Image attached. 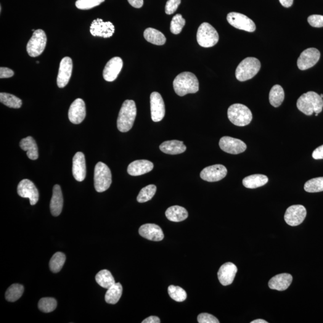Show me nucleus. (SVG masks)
Masks as SVG:
<instances>
[{"label":"nucleus","instance_id":"nucleus-1","mask_svg":"<svg viewBox=\"0 0 323 323\" xmlns=\"http://www.w3.org/2000/svg\"><path fill=\"white\" fill-rule=\"evenodd\" d=\"M174 91L181 97L195 94L199 91V81L197 76L190 72L179 74L173 81Z\"/></svg>","mask_w":323,"mask_h":323},{"label":"nucleus","instance_id":"nucleus-2","mask_svg":"<svg viewBox=\"0 0 323 323\" xmlns=\"http://www.w3.org/2000/svg\"><path fill=\"white\" fill-rule=\"evenodd\" d=\"M299 110L307 116L321 113L323 108V100L320 95L315 92H308L299 97L297 101Z\"/></svg>","mask_w":323,"mask_h":323},{"label":"nucleus","instance_id":"nucleus-3","mask_svg":"<svg viewBox=\"0 0 323 323\" xmlns=\"http://www.w3.org/2000/svg\"><path fill=\"white\" fill-rule=\"evenodd\" d=\"M137 116V107L133 100H126L119 112L117 126L119 131L126 132L134 125Z\"/></svg>","mask_w":323,"mask_h":323},{"label":"nucleus","instance_id":"nucleus-4","mask_svg":"<svg viewBox=\"0 0 323 323\" xmlns=\"http://www.w3.org/2000/svg\"><path fill=\"white\" fill-rule=\"evenodd\" d=\"M261 68L260 61L256 58L248 57L242 61L238 65L235 76L238 81H245L255 77Z\"/></svg>","mask_w":323,"mask_h":323},{"label":"nucleus","instance_id":"nucleus-5","mask_svg":"<svg viewBox=\"0 0 323 323\" xmlns=\"http://www.w3.org/2000/svg\"><path fill=\"white\" fill-rule=\"evenodd\" d=\"M227 116L233 124L238 126H245L252 121L253 115L251 110L242 104L230 105L227 110Z\"/></svg>","mask_w":323,"mask_h":323},{"label":"nucleus","instance_id":"nucleus-6","mask_svg":"<svg viewBox=\"0 0 323 323\" xmlns=\"http://www.w3.org/2000/svg\"><path fill=\"white\" fill-rule=\"evenodd\" d=\"M112 182V173L106 164L100 162L95 166L94 171V186L98 192L107 190Z\"/></svg>","mask_w":323,"mask_h":323},{"label":"nucleus","instance_id":"nucleus-7","mask_svg":"<svg viewBox=\"0 0 323 323\" xmlns=\"http://www.w3.org/2000/svg\"><path fill=\"white\" fill-rule=\"evenodd\" d=\"M197 41L201 46L211 47L218 43L219 36L218 31L207 22H203L198 28Z\"/></svg>","mask_w":323,"mask_h":323},{"label":"nucleus","instance_id":"nucleus-8","mask_svg":"<svg viewBox=\"0 0 323 323\" xmlns=\"http://www.w3.org/2000/svg\"><path fill=\"white\" fill-rule=\"evenodd\" d=\"M47 43L46 33L42 30H38L34 32L26 46V50L31 57H37L43 52Z\"/></svg>","mask_w":323,"mask_h":323},{"label":"nucleus","instance_id":"nucleus-9","mask_svg":"<svg viewBox=\"0 0 323 323\" xmlns=\"http://www.w3.org/2000/svg\"><path fill=\"white\" fill-rule=\"evenodd\" d=\"M227 20L229 24L238 30L252 33L256 30L255 22L247 16L237 12L229 13L227 16Z\"/></svg>","mask_w":323,"mask_h":323},{"label":"nucleus","instance_id":"nucleus-10","mask_svg":"<svg viewBox=\"0 0 323 323\" xmlns=\"http://www.w3.org/2000/svg\"><path fill=\"white\" fill-rule=\"evenodd\" d=\"M219 145L224 152L238 155L245 152L247 145L242 140L230 137H223L220 140Z\"/></svg>","mask_w":323,"mask_h":323},{"label":"nucleus","instance_id":"nucleus-11","mask_svg":"<svg viewBox=\"0 0 323 323\" xmlns=\"http://www.w3.org/2000/svg\"><path fill=\"white\" fill-rule=\"evenodd\" d=\"M306 216V210L302 205H294L287 209L284 214L285 222L292 226H296L304 221Z\"/></svg>","mask_w":323,"mask_h":323},{"label":"nucleus","instance_id":"nucleus-12","mask_svg":"<svg viewBox=\"0 0 323 323\" xmlns=\"http://www.w3.org/2000/svg\"><path fill=\"white\" fill-rule=\"evenodd\" d=\"M18 193L20 197L29 198L31 205H36L39 200V193L35 184L30 180L24 179L18 186Z\"/></svg>","mask_w":323,"mask_h":323},{"label":"nucleus","instance_id":"nucleus-13","mask_svg":"<svg viewBox=\"0 0 323 323\" xmlns=\"http://www.w3.org/2000/svg\"><path fill=\"white\" fill-rule=\"evenodd\" d=\"M151 116L153 121L158 122L165 115V107L163 100L160 94L153 92L150 95Z\"/></svg>","mask_w":323,"mask_h":323},{"label":"nucleus","instance_id":"nucleus-14","mask_svg":"<svg viewBox=\"0 0 323 323\" xmlns=\"http://www.w3.org/2000/svg\"><path fill=\"white\" fill-rule=\"evenodd\" d=\"M320 52L316 48H309L302 53L297 61L298 67L301 70H306L314 67L319 62Z\"/></svg>","mask_w":323,"mask_h":323},{"label":"nucleus","instance_id":"nucleus-15","mask_svg":"<svg viewBox=\"0 0 323 323\" xmlns=\"http://www.w3.org/2000/svg\"><path fill=\"white\" fill-rule=\"evenodd\" d=\"M115 26L110 22H104L101 19H97L92 22L90 32L94 37L110 38L115 33Z\"/></svg>","mask_w":323,"mask_h":323},{"label":"nucleus","instance_id":"nucleus-16","mask_svg":"<svg viewBox=\"0 0 323 323\" xmlns=\"http://www.w3.org/2000/svg\"><path fill=\"white\" fill-rule=\"evenodd\" d=\"M227 170L222 165H214L207 166L203 169L200 174L201 178L208 182H216L221 181L226 176Z\"/></svg>","mask_w":323,"mask_h":323},{"label":"nucleus","instance_id":"nucleus-17","mask_svg":"<svg viewBox=\"0 0 323 323\" xmlns=\"http://www.w3.org/2000/svg\"><path fill=\"white\" fill-rule=\"evenodd\" d=\"M73 61L70 57H65L61 61L59 73L57 77V84L60 88L67 85L72 75Z\"/></svg>","mask_w":323,"mask_h":323},{"label":"nucleus","instance_id":"nucleus-18","mask_svg":"<svg viewBox=\"0 0 323 323\" xmlns=\"http://www.w3.org/2000/svg\"><path fill=\"white\" fill-rule=\"evenodd\" d=\"M86 114V105L84 101L81 99H76L69 108V120L74 124H80L85 119Z\"/></svg>","mask_w":323,"mask_h":323},{"label":"nucleus","instance_id":"nucleus-19","mask_svg":"<svg viewBox=\"0 0 323 323\" xmlns=\"http://www.w3.org/2000/svg\"><path fill=\"white\" fill-rule=\"evenodd\" d=\"M123 67V61L120 57H114L107 63L103 71V78L107 81H115Z\"/></svg>","mask_w":323,"mask_h":323},{"label":"nucleus","instance_id":"nucleus-20","mask_svg":"<svg viewBox=\"0 0 323 323\" xmlns=\"http://www.w3.org/2000/svg\"><path fill=\"white\" fill-rule=\"evenodd\" d=\"M238 268L235 264L227 262L222 265L218 271V279L220 283L224 286L231 284L234 282Z\"/></svg>","mask_w":323,"mask_h":323},{"label":"nucleus","instance_id":"nucleus-21","mask_svg":"<svg viewBox=\"0 0 323 323\" xmlns=\"http://www.w3.org/2000/svg\"><path fill=\"white\" fill-rule=\"evenodd\" d=\"M139 234L143 238L154 242H160L163 239L164 234L162 230L157 224H145L139 229Z\"/></svg>","mask_w":323,"mask_h":323},{"label":"nucleus","instance_id":"nucleus-22","mask_svg":"<svg viewBox=\"0 0 323 323\" xmlns=\"http://www.w3.org/2000/svg\"><path fill=\"white\" fill-rule=\"evenodd\" d=\"M73 174L78 182L83 181L86 175L85 157L83 153H76L73 159Z\"/></svg>","mask_w":323,"mask_h":323},{"label":"nucleus","instance_id":"nucleus-23","mask_svg":"<svg viewBox=\"0 0 323 323\" xmlns=\"http://www.w3.org/2000/svg\"><path fill=\"white\" fill-rule=\"evenodd\" d=\"M154 167L152 162L137 160L132 162L128 167V173L132 176H139L149 173Z\"/></svg>","mask_w":323,"mask_h":323},{"label":"nucleus","instance_id":"nucleus-24","mask_svg":"<svg viewBox=\"0 0 323 323\" xmlns=\"http://www.w3.org/2000/svg\"><path fill=\"white\" fill-rule=\"evenodd\" d=\"M292 281V275L287 273L281 274L272 277L269 280L268 285L272 290L284 291L289 287Z\"/></svg>","mask_w":323,"mask_h":323},{"label":"nucleus","instance_id":"nucleus-25","mask_svg":"<svg viewBox=\"0 0 323 323\" xmlns=\"http://www.w3.org/2000/svg\"><path fill=\"white\" fill-rule=\"evenodd\" d=\"M63 204V195L59 185H55L53 195L50 201V208L53 216L57 217L61 213Z\"/></svg>","mask_w":323,"mask_h":323},{"label":"nucleus","instance_id":"nucleus-26","mask_svg":"<svg viewBox=\"0 0 323 323\" xmlns=\"http://www.w3.org/2000/svg\"><path fill=\"white\" fill-rule=\"evenodd\" d=\"M162 152L166 154L179 155L186 150V146L183 142L178 140H171L163 142L160 146Z\"/></svg>","mask_w":323,"mask_h":323},{"label":"nucleus","instance_id":"nucleus-27","mask_svg":"<svg viewBox=\"0 0 323 323\" xmlns=\"http://www.w3.org/2000/svg\"><path fill=\"white\" fill-rule=\"evenodd\" d=\"M20 147L21 149L26 152V155L30 160H38L39 158L38 145L33 137H27L21 140Z\"/></svg>","mask_w":323,"mask_h":323},{"label":"nucleus","instance_id":"nucleus-28","mask_svg":"<svg viewBox=\"0 0 323 323\" xmlns=\"http://www.w3.org/2000/svg\"><path fill=\"white\" fill-rule=\"evenodd\" d=\"M165 215L169 221L180 222L187 218L188 213L186 209L182 206L175 205L171 206L166 210Z\"/></svg>","mask_w":323,"mask_h":323},{"label":"nucleus","instance_id":"nucleus-29","mask_svg":"<svg viewBox=\"0 0 323 323\" xmlns=\"http://www.w3.org/2000/svg\"><path fill=\"white\" fill-rule=\"evenodd\" d=\"M268 182V178L264 175L254 174L243 179L242 184L248 189H256L265 185Z\"/></svg>","mask_w":323,"mask_h":323},{"label":"nucleus","instance_id":"nucleus-30","mask_svg":"<svg viewBox=\"0 0 323 323\" xmlns=\"http://www.w3.org/2000/svg\"><path fill=\"white\" fill-rule=\"evenodd\" d=\"M144 37L149 43L161 46L165 43V36L161 31L152 28H148L144 32Z\"/></svg>","mask_w":323,"mask_h":323},{"label":"nucleus","instance_id":"nucleus-31","mask_svg":"<svg viewBox=\"0 0 323 323\" xmlns=\"http://www.w3.org/2000/svg\"><path fill=\"white\" fill-rule=\"evenodd\" d=\"M123 287L121 283H116L115 284L107 289L105 294V301L109 304L117 303L122 295Z\"/></svg>","mask_w":323,"mask_h":323},{"label":"nucleus","instance_id":"nucleus-32","mask_svg":"<svg viewBox=\"0 0 323 323\" xmlns=\"http://www.w3.org/2000/svg\"><path fill=\"white\" fill-rule=\"evenodd\" d=\"M284 89L279 84H276L272 87L269 92L270 104L274 107H279L284 101Z\"/></svg>","mask_w":323,"mask_h":323},{"label":"nucleus","instance_id":"nucleus-33","mask_svg":"<svg viewBox=\"0 0 323 323\" xmlns=\"http://www.w3.org/2000/svg\"><path fill=\"white\" fill-rule=\"evenodd\" d=\"M95 280L101 287L108 289L115 284V280L112 273L107 269L102 270L95 277Z\"/></svg>","mask_w":323,"mask_h":323},{"label":"nucleus","instance_id":"nucleus-34","mask_svg":"<svg viewBox=\"0 0 323 323\" xmlns=\"http://www.w3.org/2000/svg\"><path fill=\"white\" fill-rule=\"evenodd\" d=\"M65 261L66 257L64 254L61 252L54 254L49 262L50 271L54 273L59 272L62 269Z\"/></svg>","mask_w":323,"mask_h":323},{"label":"nucleus","instance_id":"nucleus-35","mask_svg":"<svg viewBox=\"0 0 323 323\" xmlns=\"http://www.w3.org/2000/svg\"><path fill=\"white\" fill-rule=\"evenodd\" d=\"M0 101L8 107L12 108H20L22 105V100L19 98L4 92L0 94Z\"/></svg>","mask_w":323,"mask_h":323},{"label":"nucleus","instance_id":"nucleus-36","mask_svg":"<svg viewBox=\"0 0 323 323\" xmlns=\"http://www.w3.org/2000/svg\"><path fill=\"white\" fill-rule=\"evenodd\" d=\"M23 292H24V288L23 285L19 284H13L6 291V300L14 303L22 296Z\"/></svg>","mask_w":323,"mask_h":323},{"label":"nucleus","instance_id":"nucleus-37","mask_svg":"<svg viewBox=\"0 0 323 323\" xmlns=\"http://www.w3.org/2000/svg\"><path fill=\"white\" fill-rule=\"evenodd\" d=\"M157 188L154 184H150L142 188L140 190L139 195H138L137 200L140 203L146 202L147 201L152 199L156 192Z\"/></svg>","mask_w":323,"mask_h":323},{"label":"nucleus","instance_id":"nucleus-38","mask_svg":"<svg viewBox=\"0 0 323 323\" xmlns=\"http://www.w3.org/2000/svg\"><path fill=\"white\" fill-rule=\"evenodd\" d=\"M304 189L309 193H317L323 191V177L309 180L304 184Z\"/></svg>","mask_w":323,"mask_h":323},{"label":"nucleus","instance_id":"nucleus-39","mask_svg":"<svg viewBox=\"0 0 323 323\" xmlns=\"http://www.w3.org/2000/svg\"><path fill=\"white\" fill-rule=\"evenodd\" d=\"M168 291L169 296L175 301L182 303L187 298L186 291L179 286L169 285Z\"/></svg>","mask_w":323,"mask_h":323},{"label":"nucleus","instance_id":"nucleus-40","mask_svg":"<svg viewBox=\"0 0 323 323\" xmlns=\"http://www.w3.org/2000/svg\"><path fill=\"white\" fill-rule=\"evenodd\" d=\"M38 306L40 310L45 313H49L56 309L57 302L54 298H44L39 301Z\"/></svg>","mask_w":323,"mask_h":323},{"label":"nucleus","instance_id":"nucleus-41","mask_svg":"<svg viewBox=\"0 0 323 323\" xmlns=\"http://www.w3.org/2000/svg\"><path fill=\"white\" fill-rule=\"evenodd\" d=\"M186 24V20L181 14H177L171 20L170 30L174 34H179L181 33L182 28Z\"/></svg>","mask_w":323,"mask_h":323},{"label":"nucleus","instance_id":"nucleus-42","mask_svg":"<svg viewBox=\"0 0 323 323\" xmlns=\"http://www.w3.org/2000/svg\"><path fill=\"white\" fill-rule=\"evenodd\" d=\"M105 0H78L76 2V6L81 10H89L99 6L104 2Z\"/></svg>","mask_w":323,"mask_h":323},{"label":"nucleus","instance_id":"nucleus-43","mask_svg":"<svg viewBox=\"0 0 323 323\" xmlns=\"http://www.w3.org/2000/svg\"><path fill=\"white\" fill-rule=\"evenodd\" d=\"M181 3V0H168L165 6V13L167 15H172L176 11Z\"/></svg>","mask_w":323,"mask_h":323},{"label":"nucleus","instance_id":"nucleus-44","mask_svg":"<svg viewBox=\"0 0 323 323\" xmlns=\"http://www.w3.org/2000/svg\"><path fill=\"white\" fill-rule=\"evenodd\" d=\"M308 22L312 26L316 28L323 27V16L313 15L308 18Z\"/></svg>","mask_w":323,"mask_h":323},{"label":"nucleus","instance_id":"nucleus-45","mask_svg":"<svg viewBox=\"0 0 323 323\" xmlns=\"http://www.w3.org/2000/svg\"><path fill=\"white\" fill-rule=\"evenodd\" d=\"M198 322L200 323H219V320L213 315L208 313L200 314L198 316Z\"/></svg>","mask_w":323,"mask_h":323},{"label":"nucleus","instance_id":"nucleus-46","mask_svg":"<svg viewBox=\"0 0 323 323\" xmlns=\"http://www.w3.org/2000/svg\"><path fill=\"white\" fill-rule=\"evenodd\" d=\"M13 75H14V72L11 69L6 67H1L0 68V78H12Z\"/></svg>","mask_w":323,"mask_h":323},{"label":"nucleus","instance_id":"nucleus-47","mask_svg":"<svg viewBox=\"0 0 323 323\" xmlns=\"http://www.w3.org/2000/svg\"><path fill=\"white\" fill-rule=\"evenodd\" d=\"M312 158L314 160H323V145L317 147L312 153Z\"/></svg>","mask_w":323,"mask_h":323},{"label":"nucleus","instance_id":"nucleus-48","mask_svg":"<svg viewBox=\"0 0 323 323\" xmlns=\"http://www.w3.org/2000/svg\"><path fill=\"white\" fill-rule=\"evenodd\" d=\"M128 1L132 7L137 8V9L142 7L144 4L143 0H128Z\"/></svg>","mask_w":323,"mask_h":323},{"label":"nucleus","instance_id":"nucleus-49","mask_svg":"<svg viewBox=\"0 0 323 323\" xmlns=\"http://www.w3.org/2000/svg\"><path fill=\"white\" fill-rule=\"evenodd\" d=\"M142 323H160L161 320L160 318L156 316H150L147 318L146 319L143 320Z\"/></svg>","mask_w":323,"mask_h":323},{"label":"nucleus","instance_id":"nucleus-50","mask_svg":"<svg viewBox=\"0 0 323 323\" xmlns=\"http://www.w3.org/2000/svg\"><path fill=\"white\" fill-rule=\"evenodd\" d=\"M281 4L284 7H290L292 6L293 0H279Z\"/></svg>","mask_w":323,"mask_h":323},{"label":"nucleus","instance_id":"nucleus-51","mask_svg":"<svg viewBox=\"0 0 323 323\" xmlns=\"http://www.w3.org/2000/svg\"><path fill=\"white\" fill-rule=\"evenodd\" d=\"M267 323L268 322L265 321V320L262 319H258V320H253V321L251 322V323Z\"/></svg>","mask_w":323,"mask_h":323},{"label":"nucleus","instance_id":"nucleus-52","mask_svg":"<svg viewBox=\"0 0 323 323\" xmlns=\"http://www.w3.org/2000/svg\"><path fill=\"white\" fill-rule=\"evenodd\" d=\"M320 97H321L322 98V99H323V94H322L321 95H320Z\"/></svg>","mask_w":323,"mask_h":323},{"label":"nucleus","instance_id":"nucleus-53","mask_svg":"<svg viewBox=\"0 0 323 323\" xmlns=\"http://www.w3.org/2000/svg\"><path fill=\"white\" fill-rule=\"evenodd\" d=\"M319 115V114L316 113V116H318Z\"/></svg>","mask_w":323,"mask_h":323}]
</instances>
